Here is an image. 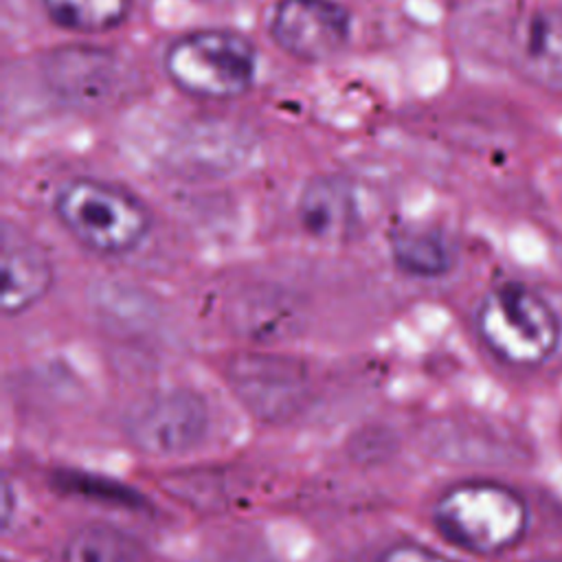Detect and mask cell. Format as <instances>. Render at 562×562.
Returning a JSON list of instances; mask_svg holds the SVG:
<instances>
[{
    "label": "cell",
    "instance_id": "obj_6",
    "mask_svg": "<svg viewBox=\"0 0 562 562\" xmlns=\"http://www.w3.org/2000/svg\"><path fill=\"white\" fill-rule=\"evenodd\" d=\"M272 42L292 59L321 64L351 37V13L336 0H277L268 15Z\"/></svg>",
    "mask_w": 562,
    "mask_h": 562
},
{
    "label": "cell",
    "instance_id": "obj_3",
    "mask_svg": "<svg viewBox=\"0 0 562 562\" xmlns=\"http://www.w3.org/2000/svg\"><path fill=\"white\" fill-rule=\"evenodd\" d=\"M476 331L503 362L533 367L555 351L560 318L540 292L520 281H505L481 299Z\"/></svg>",
    "mask_w": 562,
    "mask_h": 562
},
{
    "label": "cell",
    "instance_id": "obj_13",
    "mask_svg": "<svg viewBox=\"0 0 562 562\" xmlns=\"http://www.w3.org/2000/svg\"><path fill=\"white\" fill-rule=\"evenodd\" d=\"M48 20L59 29L101 35L119 29L132 13L134 0H40Z\"/></svg>",
    "mask_w": 562,
    "mask_h": 562
},
{
    "label": "cell",
    "instance_id": "obj_14",
    "mask_svg": "<svg viewBox=\"0 0 562 562\" xmlns=\"http://www.w3.org/2000/svg\"><path fill=\"white\" fill-rule=\"evenodd\" d=\"M380 562H452V560L419 544H397L389 549Z\"/></svg>",
    "mask_w": 562,
    "mask_h": 562
},
{
    "label": "cell",
    "instance_id": "obj_5",
    "mask_svg": "<svg viewBox=\"0 0 562 562\" xmlns=\"http://www.w3.org/2000/svg\"><path fill=\"white\" fill-rule=\"evenodd\" d=\"M206 428V404L182 389L145 397L125 415L130 441L154 457H176L193 450L204 439Z\"/></svg>",
    "mask_w": 562,
    "mask_h": 562
},
{
    "label": "cell",
    "instance_id": "obj_1",
    "mask_svg": "<svg viewBox=\"0 0 562 562\" xmlns=\"http://www.w3.org/2000/svg\"><path fill=\"white\" fill-rule=\"evenodd\" d=\"M53 211L75 241L99 255H125L151 228V211L134 191L90 176L61 182Z\"/></svg>",
    "mask_w": 562,
    "mask_h": 562
},
{
    "label": "cell",
    "instance_id": "obj_7",
    "mask_svg": "<svg viewBox=\"0 0 562 562\" xmlns=\"http://www.w3.org/2000/svg\"><path fill=\"white\" fill-rule=\"evenodd\" d=\"M55 281L46 248L20 226L2 224V312L18 316L40 303Z\"/></svg>",
    "mask_w": 562,
    "mask_h": 562
},
{
    "label": "cell",
    "instance_id": "obj_11",
    "mask_svg": "<svg viewBox=\"0 0 562 562\" xmlns=\"http://www.w3.org/2000/svg\"><path fill=\"white\" fill-rule=\"evenodd\" d=\"M391 257L395 266L417 279H437L452 268V250L437 231L402 226L391 237Z\"/></svg>",
    "mask_w": 562,
    "mask_h": 562
},
{
    "label": "cell",
    "instance_id": "obj_8",
    "mask_svg": "<svg viewBox=\"0 0 562 562\" xmlns=\"http://www.w3.org/2000/svg\"><path fill=\"white\" fill-rule=\"evenodd\" d=\"M231 380L246 406L266 419L288 417L303 400L301 371L279 358L246 356L233 364Z\"/></svg>",
    "mask_w": 562,
    "mask_h": 562
},
{
    "label": "cell",
    "instance_id": "obj_4",
    "mask_svg": "<svg viewBox=\"0 0 562 562\" xmlns=\"http://www.w3.org/2000/svg\"><path fill=\"white\" fill-rule=\"evenodd\" d=\"M446 538L474 553H498L516 544L527 527L522 498L498 483L472 481L450 487L435 507Z\"/></svg>",
    "mask_w": 562,
    "mask_h": 562
},
{
    "label": "cell",
    "instance_id": "obj_9",
    "mask_svg": "<svg viewBox=\"0 0 562 562\" xmlns=\"http://www.w3.org/2000/svg\"><path fill=\"white\" fill-rule=\"evenodd\" d=\"M514 59L536 86L562 92V9H529L514 26Z\"/></svg>",
    "mask_w": 562,
    "mask_h": 562
},
{
    "label": "cell",
    "instance_id": "obj_10",
    "mask_svg": "<svg viewBox=\"0 0 562 562\" xmlns=\"http://www.w3.org/2000/svg\"><path fill=\"white\" fill-rule=\"evenodd\" d=\"M296 211L303 228L316 239H349L358 226L356 191L349 180L334 173L307 180L301 189Z\"/></svg>",
    "mask_w": 562,
    "mask_h": 562
},
{
    "label": "cell",
    "instance_id": "obj_12",
    "mask_svg": "<svg viewBox=\"0 0 562 562\" xmlns=\"http://www.w3.org/2000/svg\"><path fill=\"white\" fill-rule=\"evenodd\" d=\"M61 562H151L147 549L110 525H86L64 544Z\"/></svg>",
    "mask_w": 562,
    "mask_h": 562
},
{
    "label": "cell",
    "instance_id": "obj_2",
    "mask_svg": "<svg viewBox=\"0 0 562 562\" xmlns=\"http://www.w3.org/2000/svg\"><path fill=\"white\" fill-rule=\"evenodd\" d=\"M162 66L180 92L206 101H228L252 88L257 48L250 37L233 29H195L167 46Z\"/></svg>",
    "mask_w": 562,
    "mask_h": 562
}]
</instances>
